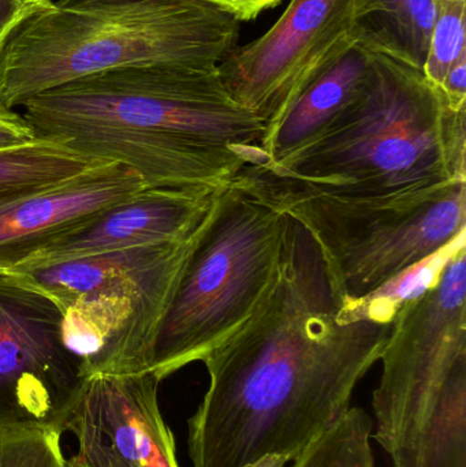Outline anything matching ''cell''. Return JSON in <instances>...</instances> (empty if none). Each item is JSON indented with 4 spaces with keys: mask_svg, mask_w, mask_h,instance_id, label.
Here are the masks:
<instances>
[{
    "mask_svg": "<svg viewBox=\"0 0 466 467\" xmlns=\"http://www.w3.org/2000/svg\"><path fill=\"white\" fill-rule=\"evenodd\" d=\"M66 467H88L85 465L84 462H82L81 460H79L78 457H73L71 460L66 461Z\"/></svg>",
    "mask_w": 466,
    "mask_h": 467,
    "instance_id": "24",
    "label": "cell"
},
{
    "mask_svg": "<svg viewBox=\"0 0 466 467\" xmlns=\"http://www.w3.org/2000/svg\"><path fill=\"white\" fill-rule=\"evenodd\" d=\"M465 13L466 0H440L437 21L421 70L434 87H440L449 68L466 52Z\"/></svg>",
    "mask_w": 466,
    "mask_h": 467,
    "instance_id": "17",
    "label": "cell"
},
{
    "mask_svg": "<svg viewBox=\"0 0 466 467\" xmlns=\"http://www.w3.org/2000/svg\"><path fill=\"white\" fill-rule=\"evenodd\" d=\"M152 372L88 376L66 431L88 467H180Z\"/></svg>",
    "mask_w": 466,
    "mask_h": 467,
    "instance_id": "10",
    "label": "cell"
},
{
    "mask_svg": "<svg viewBox=\"0 0 466 467\" xmlns=\"http://www.w3.org/2000/svg\"><path fill=\"white\" fill-rule=\"evenodd\" d=\"M38 139L118 163L147 189L218 191L259 161L264 123L227 92L219 67L117 68L24 104Z\"/></svg>",
    "mask_w": 466,
    "mask_h": 467,
    "instance_id": "2",
    "label": "cell"
},
{
    "mask_svg": "<svg viewBox=\"0 0 466 467\" xmlns=\"http://www.w3.org/2000/svg\"><path fill=\"white\" fill-rule=\"evenodd\" d=\"M52 0H0V51L11 33L35 11Z\"/></svg>",
    "mask_w": 466,
    "mask_h": 467,
    "instance_id": "20",
    "label": "cell"
},
{
    "mask_svg": "<svg viewBox=\"0 0 466 467\" xmlns=\"http://www.w3.org/2000/svg\"><path fill=\"white\" fill-rule=\"evenodd\" d=\"M372 431L371 416L350 408L303 450L292 467H375Z\"/></svg>",
    "mask_w": 466,
    "mask_h": 467,
    "instance_id": "16",
    "label": "cell"
},
{
    "mask_svg": "<svg viewBox=\"0 0 466 467\" xmlns=\"http://www.w3.org/2000/svg\"><path fill=\"white\" fill-rule=\"evenodd\" d=\"M440 0H367L357 40L375 54L423 70Z\"/></svg>",
    "mask_w": 466,
    "mask_h": 467,
    "instance_id": "14",
    "label": "cell"
},
{
    "mask_svg": "<svg viewBox=\"0 0 466 467\" xmlns=\"http://www.w3.org/2000/svg\"><path fill=\"white\" fill-rule=\"evenodd\" d=\"M93 164L98 163L43 139L0 150V202L62 182Z\"/></svg>",
    "mask_w": 466,
    "mask_h": 467,
    "instance_id": "15",
    "label": "cell"
},
{
    "mask_svg": "<svg viewBox=\"0 0 466 467\" xmlns=\"http://www.w3.org/2000/svg\"><path fill=\"white\" fill-rule=\"evenodd\" d=\"M37 140L38 137L24 115L0 107V150L24 147Z\"/></svg>",
    "mask_w": 466,
    "mask_h": 467,
    "instance_id": "19",
    "label": "cell"
},
{
    "mask_svg": "<svg viewBox=\"0 0 466 467\" xmlns=\"http://www.w3.org/2000/svg\"><path fill=\"white\" fill-rule=\"evenodd\" d=\"M375 57L357 41L317 76L276 122L265 126L257 163L275 169L322 136L357 98L371 76Z\"/></svg>",
    "mask_w": 466,
    "mask_h": 467,
    "instance_id": "13",
    "label": "cell"
},
{
    "mask_svg": "<svg viewBox=\"0 0 466 467\" xmlns=\"http://www.w3.org/2000/svg\"><path fill=\"white\" fill-rule=\"evenodd\" d=\"M212 194L200 188L142 189L66 233L13 271L48 268L117 250L182 241L204 218Z\"/></svg>",
    "mask_w": 466,
    "mask_h": 467,
    "instance_id": "12",
    "label": "cell"
},
{
    "mask_svg": "<svg viewBox=\"0 0 466 467\" xmlns=\"http://www.w3.org/2000/svg\"><path fill=\"white\" fill-rule=\"evenodd\" d=\"M62 318L27 272L0 269V432H65L87 376L63 343Z\"/></svg>",
    "mask_w": 466,
    "mask_h": 467,
    "instance_id": "8",
    "label": "cell"
},
{
    "mask_svg": "<svg viewBox=\"0 0 466 467\" xmlns=\"http://www.w3.org/2000/svg\"><path fill=\"white\" fill-rule=\"evenodd\" d=\"M0 467H66L60 433L47 430L2 431Z\"/></svg>",
    "mask_w": 466,
    "mask_h": 467,
    "instance_id": "18",
    "label": "cell"
},
{
    "mask_svg": "<svg viewBox=\"0 0 466 467\" xmlns=\"http://www.w3.org/2000/svg\"><path fill=\"white\" fill-rule=\"evenodd\" d=\"M286 216L230 183L213 192L177 294L159 329L150 372L159 380L202 362L275 288Z\"/></svg>",
    "mask_w": 466,
    "mask_h": 467,
    "instance_id": "6",
    "label": "cell"
},
{
    "mask_svg": "<svg viewBox=\"0 0 466 467\" xmlns=\"http://www.w3.org/2000/svg\"><path fill=\"white\" fill-rule=\"evenodd\" d=\"M196 230L182 241L29 271L65 309L63 343L81 359L87 378L150 372L159 329L180 287Z\"/></svg>",
    "mask_w": 466,
    "mask_h": 467,
    "instance_id": "7",
    "label": "cell"
},
{
    "mask_svg": "<svg viewBox=\"0 0 466 467\" xmlns=\"http://www.w3.org/2000/svg\"><path fill=\"white\" fill-rule=\"evenodd\" d=\"M440 89L450 109H466V52L449 68Z\"/></svg>",
    "mask_w": 466,
    "mask_h": 467,
    "instance_id": "21",
    "label": "cell"
},
{
    "mask_svg": "<svg viewBox=\"0 0 466 467\" xmlns=\"http://www.w3.org/2000/svg\"><path fill=\"white\" fill-rule=\"evenodd\" d=\"M238 37L240 21L197 0H52L0 51V107L117 68L218 67Z\"/></svg>",
    "mask_w": 466,
    "mask_h": 467,
    "instance_id": "3",
    "label": "cell"
},
{
    "mask_svg": "<svg viewBox=\"0 0 466 467\" xmlns=\"http://www.w3.org/2000/svg\"><path fill=\"white\" fill-rule=\"evenodd\" d=\"M393 312L345 301L319 247L286 216L278 282L265 304L204 359L210 386L188 420L193 467L295 461L352 406L379 361Z\"/></svg>",
    "mask_w": 466,
    "mask_h": 467,
    "instance_id": "1",
    "label": "cell"
},
{
    "mask_svg": "<svg viewBox=\"0 0 466 467\" xmlns=\"http://www.w3.org/2000/svg\"><path fill=\"white\" fill-rule=\"evenodd\" d=\"M233 185L309 233L345 301H374L465 234L466 180L360 196L325 191L254 163Z\"/></svg>",
    "mask_w": 466,
    "mask_h": 467,
    "instance_id": "5",
    "label": "cell"
},
{
    "mask_svg": "<svg viewBox=\"0 0 466 467\" xmlns=\"http://www.w3.org/2000/svg\"><path fill=\"white\" fill-rule=\"evenodd\" d=\"M267 169L360 196L466 180V109H450L420 70L377 54L368 81L330 128Z\"/></svg>",
    "mask_w": 466,
    "mask_h": 467,
    "instance_id": "4",
    "label": "cell"
},
{
    "mask_svg": "<svg viewBox=\"0 0 466 467\" xmlns=\"http://www.w3.org/2000/svg\"><path fill=\"white\" fill-rule=\"evenodd\" d=\"M145 189L118 163H98L62 182L0 202V269L18 268L52 242Z\"/></svg>",
    "mask_w": 466,
    "mask_h": 467,
    "instance_id": "11",
    "label": "cell"
},
{
    "mask_svg": "<svg viewBox=\"0 0 466 467\" xmlns=\"http://www.w3.org/2000/svg\"><path fill=\"white\" fill-rule=\"evenodd\" d=\"M212 5L229 16H234L237 21H254V18L276 7L282 0H197Z\"/></svg>",
    "mask_w": 466,
    "mask_h": 467,
    "instance_id": "22",
    "label": "cell"
},
{
    "mask_svg": "<svg viewBox=\"0 0 466 467\" xmlns=\"http://www.w3.org/2000/svg\"><path fill=\"white\" fill-rule=\"evenodd\" d=\"M367 0H290L256 40L237 46L218 66L227 92L273 125L304 89L357 43Z\"/></svg>",
    "mask_w": 466,
    "mask_h": 467,
    "instance_id": "9",
    "label": "cell"
},
{
    "mask_svg": "<svg viewBox=\"0 0 466 467\" xmlns=\"http://www.w3.org/2000/svg\"><path fill=\"white\" fill-rule=\"evenodd\" d=\"M292 462L286 455L268 454L243 467H285Z\"/></svg>",
    "mask_w": 466,
    "mask_h": 467,
    "instance_id": "23",
    "label": "cell"
}]
</instances>
